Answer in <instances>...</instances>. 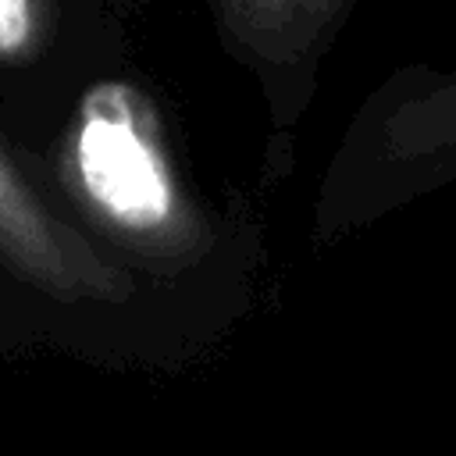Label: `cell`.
Returning <instances> with one entry per match:
<instances>
[{
    "label": "cell",
    "instance_id": "2",
    "mask_svg": "<svg viewBox=\"0 0 456 456\" xmlns=\"http://www.w3.org/2000/svg\"><path fill=\"white\" fill-rule=\"evenodd\" d=\"M0 260L61 299H121L125 274L71 232L0 150Z\"/></svg>",
    "mask_w": 456,
    "mask_h": 456
},
{
    "label": "cell",
    "instance_id": "3",
    "mask_svg": "<svg viewBox=\"0 0 456 456\" xmlns=\"http://www.w3.org/2000/svg\"><path fill=\"white\" fill-rule=\"evenodd\" d=\"M346 0H224L235 32L249 43L303 46L321 32Z\"/></svg>",
    "mask_w": 456,
    "mask_h": 456
},
{
    "label": "cell",
    "instance_id": "4",
    "mask_svg": "<svg viewBox=\"0 0 456 456\" xmlns=\"http://www.w3.org/2000/svg\"><path fill=\"white\" fill-rule=\"evenodd\" d=\"M46 21H50V0H0V61L28 57Z\"/></svg>",
    "mask_w": 456,
    "mask_h": 456
},
{
    "label": "cell",
    "instance_id": "5",
    "mask_svg": "<svg viewBox=\"0 0 456 456\" xmlns=\"http://www.w3.org/2000/svg\"><path fill=\"white\" fill-rule=\"evenodd\" d=\"M417 132L420 139H456V89L417 107Z\"/></svg>",
    "mask_w": 456,
    "mask_h": 456
},
{
    "label": "cell",
    "instance_id": "1",
    "mask_svg": "<svg viewBox=\"0 0 456 456\" xmlns=\"http://www.w3.org/2000/svg\"><path fill=\"white\" fill-rule=\"evenodd\" d=\"M68 175L93 214L132 246L182 260L200 224L182 200L150 103L125 82L93 86L68 139Z\"/></svg>",
    "mask_w": 456,
    "mask_h": 456
}]
</instances>
